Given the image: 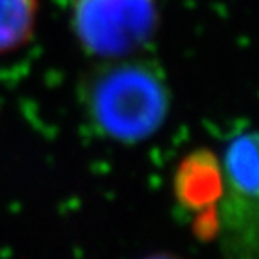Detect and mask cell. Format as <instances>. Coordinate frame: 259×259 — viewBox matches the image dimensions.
<instances>
[{
  "label": "cell",
  "instance_id": "1",
  "mask_svg": "<svg viewBox=\"0 0 259 259\" xmlns=\"http://www.w3.org/2000/svg\"><path fill=\"white\" fill-rule=\"evenodd\" d=\"M81 105L97 134L122 144L150 139L166 122L171 92L151 60H106L81 83Z\"/></svg>",
  "mask_w": 259,
  "mask_h": 259
},
{
  "label": "cell",
  "instance_id": "2",
  "mask_svg": "<svg viewBox=\"0 0 259 259\" xmlns=\"http://www.w3.org/2000/svg\"><path fill=\"white\" fill-rule=\"evenodd\" d=\"M222 173L216 238L223 259H259V132L227 144Z\"/></svg>",
  "mask_w": 259,
  "mask_h": 259
},
{
  "label": "cell",
  "instance_id": "3",
  "mask_svg": "<svg viewBox=\"0 0 259 259\" xmlns=\"http://www.w3.org/2000/svg\"><path fill=\"white\" fill-rule=\"evenodd\" d=\"M70 15L79 45L103 60L137 54L158 29L155 0H72Z\"/></svg>",
  "mask_w": 259,
  "mask_h": 259
},
{
  "label": "cell",
  "instance_id": "4",
  "mask_svg": "<svg viewBox=\"0 0 259 259\" xmlns=\"http://www.w3.org/2000/svg\"><path fill=\"white\" fill-rule=\"evenodd\" d=\"M175 196L196 216L214 210L223 193L222 162L209 150H194L178 164L173 180Z\"/></svg>",
  "mask_w": 259,
  "mask_h": 259
},
{
  "label": "cell",
  "instance_id": "5",
  "mask_svg": "<svg viewBox=\"0 0 259 259\" xmlns=\"http://www.w3.org/2000/svg\"><path fill=\"white\" fill-rule=\"evenodd\" d=\"M38 0H0V54L24 47L32 38Z\"/></svg>",
  "mask_w": 259,
  "mask_h": 259
},
{
  "label": "cell",
  "instance_id": "6",
  "mask_svg": "<svg viewBox=\"0 0 259 259\" xmlns=\"http://www.w3.org/2000/svg\"><path fill=\"white\" fill-rule=\"evenodd\" d=\"M146 259H182V257H178V255H173V254H155Z\"/></svg>",
  "mask_w": 259,
  "mask_h": 259
}]
</instances>
